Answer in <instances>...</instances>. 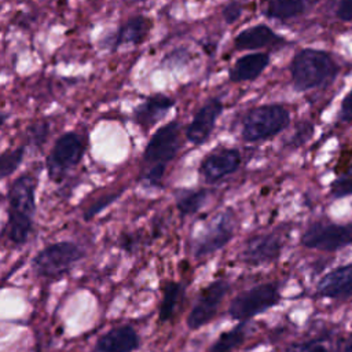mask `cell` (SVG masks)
I'll return each instance as SVG.
<instances>
[{
    "instance_id": "6da1fadb",
    "label": "cell",
    "mask_w": 352,
    "mask_h": 352,
    "mask_svg": "<svg viewBox=\"0 0 352 352\" xmlns=\"http://www.w3.org/2000/svg\"><path fill=\"white\" fill-rule=\"evenodd\" d=\"M81 246L72 241H59L43 248L32 260L33 272L45 279H55L69 272L84 257Z\"/></svg>"
},
{
    "instance_id": "7a4b0ae2",
    "label": "cell",
    "mask_w": 352,
    "mask_h": 352,
    "mask_svg": "<svg viewBox=\"0 0 352 352\" xmlns=\"http://www.w3.org/2000/svg\"><path fill=\"white\" fill-rule=\"evenodd\" d=\"M289 121V111L280 104L254 107L242 121V139L250 143L270 139L283 131Z\"/></svg>"
},
{
    "instance_id": "3957f363",
    "label": "cell",
    "mask_w": 352,
    "mask_h": 352,
    "mask_svg": "<svg viewBox=\"0 0 352 352\" xmlns=\"http://www.w3.org/2000/svg\"><path fill=\"white\" fill-rule=\"evenodd\" d=\"M336 72L329 54L318 50H302L292 62V77L297 89L305 91L323 84Z\"/></svg>"
},
{
    "instance_id": "277c9868",
    "label": "cell",
    "mask_w": 352,
    "mask_h": 352,
    "mask_svg": "<svg viewBox=\"0 0 352 352\" xmlns=\"http://www.w3.org/2000/svg\"><path fill=\"white\" fill-rule=\"evenodd\" d=\"M279 301L280 293L275 283H260L236 294L228 305V315L235 320L248 322L275 307Z\"/></svg>"
},
{
    "instance_id": "5b68a950",
    "label": "cell",
    "mask_w": 352,
    "mask_h": 352,
    "mask_svg": "<svg viewBox=\"0 0 352 352\" xmlns=\"http://www.w3.org/2000/svg\"><path fill=\"white\" fill-rule=\"evenodd\" d=\"M235 223L232 212L219 213L192 241V254L204 258L223 249L234 236Z\"/></svg>"
},
{
    "instance_id": "8992f818",
    "label": "cell",
    "mask_w": 352,
    "mask_h": 352,
    "mask_svg": "<svg viewBox=\"0 0 352 352\" xmlns=\"http://www.w3.org/2000/svg\"><path fill=\"white\" fill-rule=\"evenodd\" d=\"M301 245L308 249L336 252L352 245V224L318 221L301 235Z\"/></svg>"
},
{
    "instance_id": "52a82bcc",
    "label": "cell",
    "mask_w": 352,
    "mask_h": 352,
    "mask_svg": "<svg viewBox=\"0 0 352 352\" xmlns=\"http://www.w3.org/2000/svg\"><path fill=\"white\" fill-rule=\"evenodd\" d=\"M230 290V283L224 279H214L206 285L198 294L195 304L192 305L186 324L190 330H198L208 324L219 311L223 300Z\"/></svg>"
},
{
    "instance_id": "ba28073f",
    "label": "cell",
    "mask_w": 352,
    "mask_h": 352,
    "mask_svg": "<svg viewBox=\"0 0 352 352\" xmlns=\"http://www.w3.org/2000/svg\"><path fill=\"white\" fill-rule=\"evenodd\" d=\"M84 144L74 132L63 133L55 142L50 155L47 157V169L52 180H60L66 172L74 168L82 158Z\"/></svg>"
},
{
    "instance_id": "9c48e42d",
    "label": "cell",
    "mask_w": 352,
    "mask_h": 352,
    "mask_svg": "<svg viewBox=\"0 0 352 352\" xmlns=\"http://www.w3.org/2000/svg\"><path fill=\"white\" fill-rule=\"evenodd\" d=\"M180 125L177 121H170L164 126L158 128L154 135L150 138L144 153L143 160L148 165L155 164H168L172 161L179 150L180 140Z\"/></svg>"
},
{
    "instance_id": "30bf717a",
    "label": "cell",
    "mask_w": 352,
    "mask_h": 352,
    "mask_svg": "<svg viewBox=\"0 0 352 352\" xmlns=\"http://www.w3.org/2000/svg\"><path fill=\"white\" fill-rule=\"evenodd\" d=\"M282 239L276 234H261L250 236L239 252V260L249 267L270 264L282 253Z\"/></svg>"
},
{
    "instance_id": "8fae6325",
    "label": "cell",
    "mask_w": 352,
    "mask_h": 352,
    "mask_svg": "<svg viewBox=\"0 0 352 352\" xmlns=\"http://www.w3.org/2000/svg\"><path fill=\"white\" fill-rule=\"evenodd\" d=\"M241 165V153L236 148H219L204 157L198 172L206 183H217L236 172Z\"/></svg>"
},
{
    "instance_id": "7c38bea8",
    "label": "cell",
    "mask_w": 352,
    "mask_h": 352,
    "mask_svg": "<svg viewBox=\"0 0 352 352\" xmlns=\"http://www.w3.org/2000/svg\"><path fill=\"white\" fill-rule=\"evenodd\" d=\"M36 187L37 180L32 175L18 176L7 192L8 214L34 217L36 213Z\"/></svg>"
},
{
    "instance_id": "4fadbf2b",
    "label": "cell",
    "mask_w": 352,
    "mask_h": 352,
    "mask_svg": "<svg viewBox=\"0 0 352 352\" xmlns=\"http://www.w3.org/2000/svg\"><path fill=\"white\" fill-rule=\"evenodd\" d=\"M221 111H223V103L219 99H212L206 102L195 113L192 121L187 126V131H186L187 140L192 144H204L209 139L216 125V120L219 118Z\"/></svg>"
},
{
    "instance_id": "5bb4252c",
    "label": "cell",
    "mask_w": 352,
    "mask_h": 352,
    "mask_svg": "<svg viewBox=\"0 0 352 352\" xmlns=\"http://www.w3.org/2000/svg\"><path fill=\"white\" fill-rule=\"evenodd\" d=\"M140 346V338L131 324L114 326L103 333L96 344V352H135Z\"/></svg>"
},
{
    "instance_id": "9a60e30c",
    "label": "cell",
    "mask_w": 352,
    "mask_h": 352,
    "mask_svg": "<svg viewBox=\"0 0 352 352\" xmlns=\"http://www.w3.org/2000/svg\"><path fill=\"white\" fill-rule=\"evenodd\" d=\"M316 290L320 296L329 298H340L352 294V264L341 265L324 276L318 282Z\"/></svg>"
},
{
    "instance_id": "2e32d148",
    "label": "cell",
    "mask_w": 352,
    "mask_h": 352,
    "mask_svg": "<svg viewBox=\"0 0 352 352\" xmlns=\"http://www.w3.org/2000/svg\"><path fill=\"white\" fill-rule=\"evenodd\" d=\"M172 106L173 100L165 95L150 96L135 109L133 120L140 128L148 129L157 124Z\"/></svg>"
},
{
    "instance_id": "e0dca14e",
    "label": "cell",
    "mask_w": 352,
    "mask_h": 352,
    "mask_svg": "<svg viewBox=\"0 0 352 352\" xmlns=\"http://www.w3.org/2000/svg\"><path fill=\"white\" fill-rule=\"evenodd\" d=\"M270 56L263 52L248 54L239 58L230 72V78L232 81H250L257 78L263 70L267 67Z\"/></svg>"
},
{
    "instance_id": "ac0fdd59",
    "label": "cell",
    "mask_w": 352,
    "mask_h": 352,
    "mask_svg": "<svg viewBox=\"0 0 352 352\" xmlns=\"http://www.w3.org/2000/svg\"><path fill=\"white\" fill-rule=\"evenodd\" d=\"M282 38L276 36L267 25H256L242 30L234 40L238 50H257L274 43H279Z\"/></svg>"
},
{
    "instance_id": "d6986e66",
    "label": "cell",
    "mask_w": 352,
    "mask_h": 352,
    "mask_svg": "<svg viewBox=\"0 0 352 352\" xmlns=\"http://www.w3.org/2000/svg\"><path fill=\"white\" fill-rule=\"evenodd\" d=\"M184 296V285L176 280H165L162 285V300L160 304L158 319L160 322L170 320Z\"/></svg>"
},
{
    "instance_id": "ffe728a7",
    "label": "cell",
    "mask_w": 352,
    "mask_h": 352,
    "mask_svg": "<svg viewBox=\"0 0 352 352\" xmlns=\"http://www.w3.org/2000/svg\"><path fill=\"white\" fill-rule=\"evenodd\" d=\"M316 1L318 0H270L265 14L275 19H289L304 12Z\"/></svg>"
},
{
    "instance_id": "44dd1931",
    "label": "cell",
    "mask_w": 352,
    "mask_h": 352,
    "mask_svg": "<svg viewBox=\"0 0 352 352\" xmlns=\"http://www.w3.org/2000/svg\"><path fill=\"white\" fill-rule=\"evenodd\" d=\"M151 28V21L146 16H133L132 19H129L124 26H121L118 34H117V41L116 44H139L144 40V37L147 36L148 30Z\"/></svg>"
},
{
    "instance_id": "7402d4cb",
    "label": "cell",
    "mask_w": 352,
    "mask_h": 352,
    "mask_svg": "<svg viewBox=\"0 0 352 352\" xmlns=\"http://www.w3.org/2000/svg\"><path fill=\"white\" fill-rule=\"evenodd\" d=\"M210 191L208 188L187 190L177 194L176 208L183 216H191L198 213L208 202Z\"/></svg>"
},
{
    "instance_id": "603a6c76",
    "label": "cell",
    "mask_w": 352,
    "mask_h": 352,
    "mask_svg": "<svg viewBox=\"0 0 352 352\" xmlns=\"http://www.w3.org/2000/svg\"><path fill=\"white\" fill-rule=\"evenodd\" d=\"M32 230H33V219L32 217L7 213L6 232H7L8 241L12 245L21 246V245L26 243Z\"/></svg>"
},
{
    "instance_id": "cb8c5ba5",
    "label": "cell",
    "mask_w": 352,
    "mask_h": 352,
    "mask_svg": "<svg viewBox=\"0 0 352 352\" xmlns=\"http://www.w3.org/2000/svg\"><path fill=\"white\" fill-rule=\"evenodd\" d=\"M246 340V322H239L235 327L221 333L212 344L209 352H232Z\"/></svg>"
},
{
    "instance_id": "d4e9b609",
    "label": "cell",
    "mask_w": 352,
    "mask_h": 352,
    "mask_svg": "<svg viewBox=\"0 0 352 352\" xmlns=\"http://www.w3.org/2000/svg\"><path fill=\"white\" fill-rule=\"evenodd\" d=\"M285 352H334V344L330 337L320 336L305 341L290 344Z\"/></svg>"
},
{
    "instance_id": "484cf974",
    "label": "cell",
    "mask_w": 352,
    "mask_h": 352,
    "mask_svg": "<svg viewBox=\"0 0 352 352\" xmlns=\"http://www.w3.org/2000/svg\"><path fill=\"white\" fill-rule=\"evenodd\" d=\"M25 157V147H16L14 150L4 151L0 157V177L6 179L14 173L22 164Z\"/></svg>"
},
{
    "instance_id": "4316f807",
    "label": "cell",
    "mask_w": 352,
    "mask_h": 352,
    "mask_svg": "<svg viewBox=\"0 0 352 352\" xmlns=\"http://www.w3.org/2000/svg\"><path fill=\"white\" fill-rule=\"evenodd\" d=\"M331 194L337 198L352 195V168L331 183Z\"/></svg>"
},
{
    "instance_id": "83f0119b",
    "label": "cell",
    "mask_w": 352,
    "mask_h": 352,
    "mask_svg": "<svg viewBox=\"0 0 352 352\" xmlns=\"http://www.w3.org/2000/svg\"><path fill=\"white\" fill-rule=\"evenodd\" d=\"M122 194V191H117L113 194H107L100 197L99 199H96L94 204H91V206L84 212V219L85 220H91L94 216H96L99 212H102L104 208H107L109 205H111L120 195Z\"/></svg>"
},
{
    "instance_id": "f1b7e54d",
    "label": "cell",
    "mask_w": 352,
    "mask_h": 352,
    "mask_svg": "<svg viewBox=\"0 0 352 352\" xmlns=\"http://www.w3.org/2000/svg\"><path fill=\"white\" fill-rule=\"evenodd\" d=\"M165 169H166V165L165 164H155V165H150L148 170L144 173L143 179L150 184V186H154V187H160L161 186V180L165 175Z\"/></svg>"
},
{
    "instance_id": "f546056e",
    "label": "cell",
    "mask_w": 352,
    "mask_h": 352,
    "mask_svg": "<svg viewBox=\"0 0 352 352\" xmlns=\"http://www.w3.org/2000/svg\"><path fill=\"white\" fill-rule=\"evenodd\" d=\"M48 135V124L45 121L37 122L34 125H32V128L29 129V136L32 143H34L36 146H40L45 142Z\"/></svg>"
},
{
    "instance_id": "4dcf8cb0",
    "label": "cell",
    "mask_w": 352,
    "mask_h": 352,
    "mask_svg": "<svg viewBox=\"0 0 352 352\" xmlns=\"http://www.w3.org/2000/svg\"><path fill=\"white\" fill-rule=\"evenodd\" d=\"M242 14V7L238 3H230L224 10H223V16L227 23H232L236 21Z\"/></svg>"
},
{
    "instance_id": "1f68e13d",
    "label": "cell",
    "mask_w": 352,
    "mask_h": 352,
    "mask_svg": "<svg viewBox=\"0 0 352 352\" xmlns=\"http://www.w3.org/2000/svg\"><path fill=\"white\" fill-rule=\"evenodd\" d=\"M337 15L342 21L352 19V0H341L337 8Z\"/></svg>"
},
{
    "instance_id": "d6a6232c",
    "label": "cell",
    "mask_w": 352,
    "mask_h": 352,
    "mask_svg": "<svg viewBox=\"0 0 352 352\" xmlns=\"http://www.w3.org/2000/svg\"><path fill=\"white\" fill-rule=\"evenodd\" d=\"M311 133H312V125H309V124H304V125H301L300 128H298V131L296 132V135L293 136V143L294 144H301V143H304L309 136H311Z\"/></svg>"
},
{
    "instance_id": "836d02e7",
    "label": "cell",
    "mask_w": 352,
    "mask_h": 352,
    "mask_svg": "<svg viewBox=\"0 0 352 352\" xmlns=\"http://www.w3.org/2000/svg\"><path fill=\"white\" fill-rule=\"evenodd\" d=\"M341 120L342 121H351L352 120V89H351V92L342 100V104H341Z\"/></svg>"
},
{
    "instance_id": "e575fe53",
    "label": "cell",
    "mask_w": 352,
    "mask_h": 352,
    "mask_svg": "<svg viewBox=\"0 0 352 352\" xmlns=\"http://www.w3.org/2000/svg\"><path fill=\"white\" fill-rule=\"evenodd\" d=\"M341 352H352V333H351L349 337L346 338V341H345V344H344Z\"/></svg>"
}]
</instances>
